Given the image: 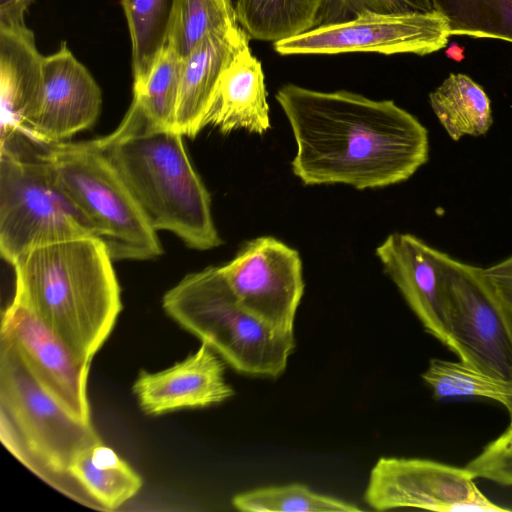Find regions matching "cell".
<instances>
[{"label": "cell", "mask_w": 512, "mask_h": 512, "mask_svg": "<svg viewBox=\"0 0 512 512\" xmlns=\"http://www.w3.org/2000/svg\"><path fill=\"white\" fill-rule=\"evenodd\" d=\"M436 399L479 397L498 402L508 412L512 426V385L459 361L432 358L421 375Z\"/></svg>", "instance_id": "603a6c76"}, {"label": "cell", "mask_w": 512, "mask_h": 512, "mask_svg": "<svg viewBox=\"0 0 512 512\" xmlns=\"http://www.w3.org/2000/svg\"><path fill=\"white\" fill-rule=\"evenodd\" d=\"M44 56L28 27L0 29L1 139L22 132L43 87Z\"/></svg>", "instance_id": "e0dca14e"}, {"label": "cell", "mask_w": 512, "mask_h": 512, "mask_svg": "<svg viewBox=\"0 0 512 512\" xmlns=\"http://www.w3.org/2000/svg\"><path fill=\"white\" fill-rule=\"evenodd\" d=\"M176 0H121L132 52L133 89L147 80L168 37Z\"/></svg>", "instance_id": "7402d4cb"}, {"label": "cell", "mask_w": 512, "mask_h": 512, "mask_svg": "<svg viewBox=\"0 0 512 512\" xmlns=\"http://www.w3.org/2000/svg\"><path fill=\"white\" fill-rule=\"evenodd\" d=\"M448 58L461 61L464 58V48L456 43H451L445 51Z\"/></svg>", "instance_id": "1f68e13d"}, {"label": "cell", "mask_w": 512, "mask_h": 512, "mask_svg": "<svg viewBox=\"0 0 512 512\" xmlns=\"http://www.w3.org/2000/svg\"><path fill=\"white\" fill-rule=\"evenodd\" d=\"M484 271L512 311V255L490 267L484 268Z\"/></svg>", "instance_id": "f546056e"}, {"label": "cell", "mask_w": 512, "mask_h": 512, "mask_svg": "<svg viewBox=\"0 0 512 512\" xmlns=\"http://www.w3.org/2000/svg\"><path fill=\"white\" fill-rule=\"evenodd\" d=\"M241 27L205 36L182 61L175 128L194 138L204 120L220 78L232 60L249 47Z\"/></svg>", "instance_id": "2e32d148"}, {"label": "cell", "mask_w": 512, "mask_h": 512, "mask_svg": "<svg viewBox=\"0 0 512 512\" xmlns=\"http://www.w3.org/2000/svg\"><path fill=\"white\" fill-rule=\"evenodd\" d=\"M366 10L399 13L431 12L433 8L430 0H329L321 25L346 21Z\"/></svg>", "instance_id": "f1b7e54d"}, {"label": "cell", "mask_w": 512, "mask_h": 512, "mask_svg": "<svg viewBox=\"0 0 512 512\" xmlns=\"http://www.w3.org/2000/svg\"><path fill=\"white\" fill-rule=\"evenodd\" d=\"M474 479L465 467L429 459L381 457L370 472L364 500L378 511H508L483 494Z\"/></svg>", "instance_id": "30bf717a"}, {"label": "cell", "mask_w": 512, "mask_h": 512, "mask_svg": "<svg viewBox=\"0 0 512 512\" xmlns=\"http://www.w3.org/2000/svg\"><path fill=\"white\" fill-rule=\"evenodd\" d=\"M207 125L223 134L244 129L261 135L271 128L262 65L250 47L223 72L205 116Z\"/></svg>", "instance_id": "ac0fdd59"}, {"label": "cell", "mask_w": 512, "mask_h": 512, "mask_svg": "<svg viewBox=\"0 0 512 512\" xmlns=\"http://www.w3.org/2000/svg\"><path fill=\"white\" fill-rule=\"evenodd\" d=\"M220 269L245 309L276 331L294 332L304 293L302 261L296 249L271 236L257 237Z\"/></svg>", "instance_id": "8fae6325"}, {"label": "cell", "mask_w": 512, "mask_h": 512, "mask_svg": "<svg viewBox=\"0 0 512 512\" xmlns=\"http://www.w3.org/2000/svg\"><path fill=\"white\" fill-rule=\"evenodd\" d=\"M183 137L156 125L133 98L120 125L94 142L156 231L175 234L189 248L210 250L222 240L210 194L188 157Z\"/></svg>", "instance_id": "3957f363"}, {"label": "cell", "mask_w": 512, "mask_h": 512, "mask_svg": "<svg viewBox=\"0 0 512 512\" xmlns=\"http://www.w3.org/2000/svg\"><path fill=\"white\" fill-rule=\"evenodd\" d=\"M0 437L6 449L54 489L99 510L69 474L74 458L102 442L92 423L60 405L9 344L0 341Z\"/></svg>", "instance_id": "277c9868"}, {"label": "cell", "mask_w": 512, "mask_h": 512, "mask_svg": "<svg viewBox=\"0 0 512 512\" xmlns=\"http://www.w3.org/2000/svg\"><path fill=\"white\" fill-rule=\"evenodd\" d=\"M33 0H0V29L26 28L25 15Z\"/></svg>", "instance_id": "4dcf8cb0"}, {"label": "cell", "mask_w": 512, "mask_h": 512, "mask_svg": "<svg viewBox=\"0 0 512 512\" xmlns=\"http://www.w3.org/2000/svg\"><path fill=\"white\" fill-rule=\"evenodd\" d=\"M233 506L245 512H357L356 505L312 491L302 484L257 488L235 495Z\"/></svg>", "instance_id": "484cf974"}, {"label": "cell", "mask_w": 512, "mask_h": 512, "mask_svg": "<svg viewBox=\"0 0 512 512\" xmlns=\"http://www.w3.org/2000/svg\"><path fill=\"white\" fill-rule=\"evenodd\" d=\"M275 98L297 146L292 171L305 185L386 187L408 180L429 159L428 130L392 100L295 84Z\"/></svg>", "instance_id": "6da1fadb"}, {"label": "cell", "mask_w": 512, "mask_h": 512, "mask_svg": "<svg viewBox=\"0 0 512 512\" xmlns=\"http://www.w3.org/2000/svg\"><path fill=\"white\" fill-rule=\"evenodd\" d=\"M450 36L447 21L435 10H366L349 20L317 26L273 46L280 55L374 52L425 56L445 48Z\"/></svg>", "instance_id": "9c48e42d"}, {"label": "cell", "mask_w": 512, "mask_h": 512, "mask_svg": "<svg viewBox=\"0 0 512 512\" xmlns=\"http://www.w3.org/2000/svg\"><path fill=\"white\" fill-rule=\"evenodd\" d=\"M42 146L61 185L92 222L113 261L150 260L162 254L156 230L94 140Z\"/></svg>", "instance_id": "52a82bcc"}, {"label": "cell", "mask_w": 512, "mask_h": 512, "mask_svg": "<svg viewBox=\"0 0 512 512\" xmlns=\"http://www.w3.org/2000/svg\"><path fill=\"white\" fill-rule=\"evenodd\" d=\"M0 341L14 348L41 387L76 418L90 423V361L79 358L16 297L2 313Z\"/></svg>", "instance_id": "7c38bea8"}, {"label": "cell", "mask_w": 512, "mask_h": 512, "mask_svg": "<svg viewBox=\"0 0 512 512\" xmlns=\"http://www.w3.org/2000/svg\"><path fill=\"white\" fill-rule=\"evenodd\" d=\"M222 360L202 342L194 353L169 368L155 373L141 370L132 391L148 415L221 403L235 394L225 381Z\"/></svg>", "instance_id": "9a60e30c"}, {"label": "cell", "mask_w": 512, "mask_h": 512, "mask_svg": "<svg viewBox=\"0 0 512 512\" xmlns=\"http://www.w3.org/2000/svg\"><path fill=\"white\" fill-rule=\"evenodd\" d=\"M385 273L425 331L463 360L446 326L439 271L432 246L409 233H392L376 248Z\"/></svg>", "instance_id": "5bb4252c"}, {"label": "cell", "mask_w": 512, "mask_h": 512, "mask_svg": "<svg viewBox=\"0 0 512 512\" xmlns=\"http://www.w3.org/2000/svg\"><path fill=\"white\" fill-rule=\"evenodd\" d=\"M465 468L475 479L512 486V426L489 442Z\"/></svg>", "instance_id": "83f0119b"}, {"label": "cell", "mask_w": 512, "mask_h": 512, "mask_svg": "<svg viewBox=\"0 0 512 512\" xmlns=\"http://www.w3.org/2000/svg\"><path fill=\"white\" fill-rule=\"evenodd\" d=\"M238 27L231 0H176L167 45L185 58L208 34Z\"/></svg>", "instance_id": "cb8c5ba5"}, {"label": "cell", "mask_w": 512, "mask_h": 512, "mask_svg": "<svg viewBox=\"0 0 512 512\" xmlns=\"http://www.w3.org/2000/svg\"><path fill=\"white\" fill-rule=\"evenodd\" d=\"M447 21L450 35L512 43V0H430Z\"/></svg>", "instance_id": "d4e9b609"}, {"label": "cell", "mask_w": 512, "mask_h": 512, "mask_svg": "<svg viewBox=\"0 0 512 512\" xmlns=\"http://www.w3.org/2000/svg\"><path fill=\"white\" fill-rule=\"evenodd\" d=\"M431 108L449 137L482 136L492 126L491 101L469 76L451 73L429 94Z\"/></svg>", "instance_id": "44dd1931"}, {"label": "cell", "mask_w": 512, "mask_h": 512, "mask_svg": "<svg viewBox=\"0 0 512 512\" xmlns=\"http://www.w3.org/2000/svg\"><path fill=\"white\" fill-rule=\"evenodd\" d=\"M76 481L99 510H115L141 489L142 478L112 448L96 443L81 451L69 467Z\"/></svg>", "instance_id": "d6986e66"}, {"label": "cell", "mask_w": 512, "mask_h": 512, "mask_svg": "<svg viewBox=\"0 0 512 512\" xmlns=\"http://www.w3.org/2000/svg\"><path fill=\"white\" fill-rule=\"evenodd\" d=\"M112 261L94 236L34 247L12 264L14 297L79 358L91 362L122 310Z\"/></svg>", "instance_id": "7a4b0ae2"}, {"label": "cell", "mask_w": 512, "mask_h": 512, "mask_svg": "<svg viewBox=\"0 0 512 512\" xmlns=\"http://www.w3.org/2000/svg\"><path fill=\"white\" fill-rule=\"evenodd\" d=\"M329 0H237L238 24L250 39L279 42L323 22Z\"/></svg>", "instance_id": "ffe728a7"}, {"label": "cell", "mask_w": 512, "mask_h": 512, "mask_svg": "<svg viewBox=\"0 0 512 512\" xmlns=\"http://www.w3.org/2000/svg\"><path fill=\"white\" fill-rule=\"evenodd\" d=\"M97 237L89 218L58 180L41 142L17 132L1 139L0 252L11 265L26 251Z\"/></svg>", "instance_id": "8992f818"}, {"label": "cell", "mask_w": 512, "mask_h": 512, "mask_svg": "<svg viewBox=\"0 0 512 512\" xmlns=\"http://www.w3.org/2000/svg\"><path fill=\"white\" fill-rule=\"evenodd\" d=\"M443 310L463 360L512 385V311L484 268L462 262L434 247Z\"/></svg>", "instance_id": "ba28073f"}, {"label": "cell", "mask_w": 512, "mask_h": 512, "mask_svg": "<svg viewBox=\"0 0 512 512\" xmlns=\"http://www.w3.org/2000/svg\"><path fill=\"white\" fill-rule=\"evenodd\" d=\"M101 105L97 82L62 42L58 51L44 56L40 99L21 133L42 143L64 141L90 128Z\"/></svg>", "instance_id": "4fadbf2b"}, {"label": "cell", "mask_w": 512, "mask_h": 512, "mask_svg": "<svg viewBox=\"0 0 512 512\" xmlns=\"http://www.w3.org/2000/svg\"><path fill=\"white\" fill-rule=\"evenodd\" d=\"M182 61L183 58L167 45L145 83L133 89V98L139 102L148 118L163 128L176 130Z\"/></svg>", "instance_id": "4316f807"}, {"label": "cell", "mask_w": 512, "mask_h": 512, "mask_svg": "<svg viewBox=\"0 0 512 512\" xmlns=\"http://www.w3.org/2000/svg\"><path fill=\"white\" fill-rule=\"evenodd\" d=\"M162 307L242 374L276 378L295 349L294 332L276 331L245 309L220 266L187 274L164 294Z\"/></svg>", "instance_id": "5b68a950"}]
</instances>
